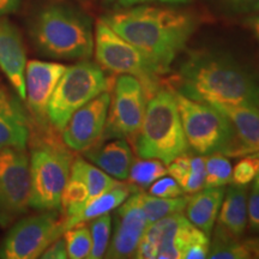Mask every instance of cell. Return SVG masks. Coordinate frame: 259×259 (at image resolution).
<instances>
[{
  "mask_svg": "<svg viewBox=\"0 0 259 259\" xmlns=\"http://www.w3.org/2000/svg\"><path fill=\"white\" fill-rule=\"evenodd\" d=\"M176 84L178 93L197 101L259 108V72L223 52L190 53Z\"/></svg>",
  "mask_w": 259,
  "mask_h": 259,
  "instance_id": "obj_1",
  "label": "cell"
},
{
  "mask_svg": "<svg viewBox=\"0 0 259 259\" xmlns=\"http://www.w3.org/2000/svg\"><path fill=\"white\" fill-rule=\"evenodd\" d=\"M122 38L142 52L158 73H166L192 36L196 19L189 12L135 5L102 17Z\"/></svg>",
  "mask_w": 259,
  "mask_h": 259,
  "instance_id": "obj_2",
  "label": "cell"
},
{
  "mask_svg": "<svg viewBox=\"0 0 259 259\" xmlns=\"http://www.w3.org/2000/svg\"><path fill=\"white\" fill-rule=\"evenodd\" d=\"M29 35L41 54L58 60H85L93 56L90 18L65 3H50L35 12Z\"/></svg>",
  "mask_w": 259,
  "mask_h": 259,
  "instance_id": "obj_3",
  "label": "cell"
},
{
  "mask_svg": "<svg viewBox=\"0 0 259 259\" xmlns=\"http://www.w3.org/2000/svg\"><path fill=\"white\" fill-rule=\"evenodd\" d=\"M135 145L141 158H157L166 164L186 153L189 145L173 92L160 88L149 99Z\"/></svg>",
  "mask_w": 259,
  "mask_h": 259,
  "instance_id": "obj_4",
  "label": "cell"
},
{
  "mask_svg": "<svg viewBox=\"0 0 259 259\" xmlns=\"http://www.w3.org/2000/svg\"><path fill=\"white\" fill-rule=\"evenodd\" d=\"M114 80L99 64L82 60L67 66L48 103V121L63 131L71 115L105 92H111Z\"/></svg>",
  "mask_w": 259,
  "mask_h": 259,
  "instance_id": "obj_5",
  "label": "cell"
},
{
  "mask_svg": "<svg viewBox=\"0 0 259 259\" xmlns=\"http://www.w3.org/2000/svg\"><path fill=\"white\" fill-rule=\"evenodd\" d=\"M29 206L40 211L61 208V197L69 180L72 155L54 142H40L31 149Z\"/></svg>",
  "mask_w": 259,
  "mask_h": 259,
  "instance_id": "obj_6",
  "label": "cell"
},
{
  "mask_svg": "<svg viewBox=\"0 0 259 259\" xmlns=\"http://www.w3.org/2000/svg\"><path fill=\"white\" fill-rule=\"evenodd\" d=\"M187 145L198 155L228 153L233 130L228 119L211 103L174 92Z\"/></svg>",
  "mask_w": 259,
  "mask_h": 259,
  "instance_id": "obj_7",
  "label": "cell"
},
{
  "mask_svg": "<svg viewBox=\"0 0 259 259\" xmlns=\"http://www.w3.org/2000/svg\"><path fill=\"white\" fill-rule=\"evenodd\" d=\"M94 51L97 64L115 74H130L142 83L148 100L160 89L157 70L147 57L101 18L94 32Z\"/></svg>",
  "mask_w": 259,
  "mask_h": 259,
  "instance_id": "obj_8",
  "label": "cell"
},
{
  "mask_svg": "<svg viewBox=\"0 0 259 259\" xmlns=\"http://www.w3.org/2000/svg\"><path fill=\"white\" fill-rule=\"evenodd\" d=\"M0 245V258H40L46 248L65 232L64 219L57 210H47L34 216L19 219L12 223Z\"/></svg>",
  "mask_w": 259,
  "mask_h": 259,
  "instance_id": "obj_9",
  "label": "cell"
},
{
  "mask_svg": "<svg viewBox=\"0 0 259 259\" xmlns=\"http://www.w3.org/2000/svg\"><path fill=\"white\" fill-rule=\"evenodd\" d=\"M30 160L25 149L0 150V226L8 227L28 211Z\"/></svg>",
  "mask_w": 259,
  "mask_h": 259,
  "instance_id": "obj_10",
  "label": "cell"
},
{
  "mask_svg": "<svg viewBox=\"0 0 259 259\" xmlns=\"http://www.w3.org/2000/svg\"><path fill=\"white\" fill-rule=\"evenodd\" d=\"M108 115L101 139L135 137L143 122L147 94L134 76L121 74L115 79Z\"/></svg>",
  "mask_w": 259,
  "mask_h": 259,
  "instance_id": "obj_11",
  "label": "cell"
},
{
  "mask_svg": "<svg viewBox=\"0 0 259 259\" xmlns=\"http://www.w3.org/2000/svg\"><path fill=\"white\" fill-rule=\"evenodd\" d=\"M118 184V180L92 162L82 157L76 158L72 162L69 180L61 197L64 218H71L78 213L94 198Z\"/></svg>",
  "mask_w": 259,
  "mask_h": 259,
  "instance_id": "obj_12",
  "label": "cell"
},
{
  "mask_svg": "<svg viewBox=\"0 0 259 259\" xmlns=\"http://www.w3.org/2000/svg\"><path fill=\"white\" fill-rule=\"evenodd\" d=\"M192 226L183 212H176L151 223L139 241L135 258L181 259L183 245Z\"/></svg>",
  "mask_w": 259,
  "mask_h": 259,
  "instance_id": "obj_13",
  "label": "cell"
},
{
  "mask_svg": "<svg viewBox=\"0 0 259 259\" xmlns=\"http://www.w3.org/2000/svg\"><path fill=\"white\" fill-rule=\"evenodd\" d=\"M111 92H105L71 115L63 128V142L73 151H85L102 137L108 115Z\"/></svg>",
  "mask_w": 259,
  "mask_h": 259,
  "instance_id": "obj_14",
  "label": "cell"
},
{
  "mask_svg": "<svg viewBox=\"0 0 259 259\" xmlns=\"http://www.w3.org/2000/svg\"><path fill=\"white\" fill-rule=\"evenodd\" d=\"M149 223L143 210L132 194L115 209L114 233L105 257L122 259L135 258L138 244Z\"/></svg>",
  "mask_w": 259,
  "mask_h": 259,
  "instance_id": "obj_15",
  "label": "cell"
},
{
  "mask_svg": "<svg viewBox=\"0 0 259 259\" xmlns=\"http://www.w3.org/2000/svg\"><path fill=\"white\" fill-rule=\"evenodd\" d=\"M67 66L59 63L30 60L25 66V100L31 115L44 125L47 118L48 103Z\"/></svg>",
  "mask_w": 259,
  "mask_h": 259,
  "instance_id": "obj_16",
  "label": "cell"
},
{
  "mask_svg": "<svg viewBox=\"0 0 259 259\" xmlns=\"http://www.w3.org/2000/svg\"><path fill=\"white\" fill-rule=\"evenodd\" d=\"M25 66L23 37L14 23L0 16V70L22 101L25 100Z\"/></svg>",
  "mask_w": 259,
  "mask_h": 259,
  "instance_id": "obj_17",
  "label": "cell"
},
{
  "mask_svg": "<svg viewBox=\"0 0 259 259\" xmlns=\"http://www.w3.org/2000/svg\"><path fill=\"white\" fill-rule=\"evenodd\" d=\"M231 122L233 142L227 157H242L259 151V108L211 103Z\"/></svg>",
  "mask_w": 259,
  "mask_h": 259,
  "instance_id": "obj_18",
  "label": "cell"
},
{
  "mask_svg": "<svg viewBox=\"0 0 259 259\" xmlns=\"http://www.w3.org/2000/svg\"><path fill=\"white\" fill-rule=\"evenodd\" d=\"M17 94L0 87V150L27 149L30 121Z\"/></svg>",
  "mask_w": 259,
  "mask_h": 259,
  "instance_id": "obj_19",
  "label": "cell"
},
{
  "mask_svg": "<svg viewBox=\"0 0 259 259\" xmlns=\"http://www.w3.org/2000/svg\"><path fill=\"white\" fill-rule=\"evenodd\" d=\"M84 155L89 162L116 180L127 179L130 168L134 162V153L126 138H113V141L103 144H94L87 149Z\"/></svg>",
  "mask_w": 259,
  "mask_h": 259,
  "instance_id": "obj_20",
  "label": "cell"
},
{
  "mask_svg": "<svg viewBox=\"0 0 259 259\" xmlns=\"http://www.w3.org/2000/svg\"><path fill=\"white\" fill-rule=\"evenodd\" d=\"M225 192L226 190L223 186L204 187V190L194 192L186 204L187 220L205 234H211L213 225L221 209Z\"/></svg>",
  "mask_w": 259,
  "mask_h": 259,
  "instance_id": "obj_21",
  "label": "cell"
},
{
  "mask_svg": "<svg viewBox=\"0 0 259 259\" xmlns=\"http://www.w3.org/2000/svg\"><path fill=\"white\" fill-rule=\"evenodd\" d=\"M247 186L232 185L226 190L219 212V227L241 239L247 227Z\"/></svg>",
  "mask_w": 259,
  "mask_h": 259,
  "instance_id": "obj_22",
  "label": "cell"
},
{
  "mask_svg": "<svg viewBox=\"0 0 259 259\" xmlns=\"http://www.w3.org/2000/svg\"><path fill=\"white\" fill-rule=\"evenodd\" d=\"M134 191V187L130 184L119 183L113 189L106 191L105 193L94 198L78 213L71 216V218H64V229L66 231L71 227L92 221L99 216L109 213L124 203Z\"/></svg>",
  "mask_w": 259,
  "mask_h": 259,
  "instance_id": "obj_23",
  "label": "cell"
},
{
  "mask_svg": "<svg viewBox=\"0 0 259 259\" xmlns=\"http://www.w3.org/2000/svg\"><path fill=\"white\" fill-rule=\"evenodd\" d=\"M132 196L143 210L149 225L176 212H183L186 208L189 197L180 196L177 198H161L142 191H134Z\"/></svg>",
  "mask_w": 259,
  "mask_h": 259,
  "instance_id": "obj_24",
  "label": "cell"
},
{
  "mask_svg": "<svg viewBox=\"0 0 259 259\" xmlns=\"http://www.w3.org/2000/svg\"><path fill=\"white\" fill-rule=\"evenodd\" d=\"M167 176L166 163L157 158H142L134 161L128 171V184L135 191L148 189L154 181Z\"/></svg>",
  "mask_w": 259,
  "mask_h": 259,
  "instance_id": "obj_25",
  "label": "cell"
},
{
  "mask_svg": "<svg viewBox=\"0 0 259 259\" xmlns=\"http://www.w3.org/2000/svg\"><path fill=\"white\" fill-rule=\"evenodd\" d=\"M208 258L211 259H248L250 253L244 240L232 236L216 226Z\"/></svg>",
  "mask_w": 259,
  "mask_h": 259,
  "instance_id": "obj_26",
  "label": "cell"
},
{
  "mask_svg": "<svg viewBox=\"0 0 259 259\" xmlns=\"http://www.w3.org/2000/svg\"><path fill=\"white\" fill-rule=\"evenodd\" d=\"M205 160L204 187H221L232 183L233 166L226 155L216 153L208 155Z\"/></svg>",
  "mask_w": 259,
  "mask_h": 259,
  "instance_id": "obj_27",
  "label": "cell"
},
{
  "mask_svg": "<svg viewBox=\"0 0 259 259\" xmlns=\"http://www.w3.org/2000/svg\"><path fill=\"white\" fill-rule=\"evenodd\" d=\"M65 244L67 248V255L71 259L89 258L92 252V234L89 227L85 223L73 226L63 233Z\"/></svg>",
  "mask_w": 259,
  "mask_h": 259,
  "instance_id": "obj_28",
  "label": "cell"
},
{
  "mask_svg": "<svg viewBox=\"0 0 259 259\" xmlns=\"http://www.w3.org/2000/svg\"><path fill=\"white\" fill-rule=\"evenodd\" d=\"M92 221L90 234H92L93 245L89 259H99L105 257L107 248H108L112 232V216L106 213Z\"/></svg>",
  "mask_w": 259,
  "mask_h": 259,
  "instance_id": "obj_29",
  "label": "cell"
},
{
  "mask_svg": "<svg viewBox=\"0 0 259 259\" xmlns=\"http://www.w3.org/2000/svg\"><path fill=\"white\" fill-rule=\"evenodd\" d=\"M210 251L209 235L196 226H191L184 241L181 259H204L208 258Z\"/></svg>",
  "mask_w": 259,
  "mask_h": 259,
  "instance_id": "obj_30",
  "label": "cell"
},
{
  "mask_svg": "<svg viewBox=\"0 0 259 259\" xmlns=\"http://www.w3.org/2000/svg\"><path fill=\"white\" fill-rule=\"evenodd\" d=\"M259 174V158L253 154L242 156L241 160L233 168L232 183L233 185L247 186Z\"/></svg>",
  "mask_w": 259,
  "mask_h": 259,
  "instance_id": "obj_31",
  "label": "cell"
},
{
  "mask_svg": "<svg viewBox=\"0 0 259 259\" xmlns=\"http://www.w3.org/2000/svg\"><path fill=\"white\" fill-rule=\"evenodd\" d=\"M205 183V160L200 156L191 157V171L181 189L185 193H194L202 190Z\"/></svg>",
  "mask_w": 259,
  "mask_h": 259,
  "instance_id": "obj_32",
  "label": "cell"
},
{
  "mask_svg": "<svg viewBox=\"0 0 259 259\" xmlns=\"http://www.w3.org/2000/svg\"><path fill=\"white\" fill-rule=\"evenodd\" d=\"M149 193L161 198H177L183 196L184 191L174 178L164 176L149 186Z\"/></svg>",
  "mask_w": 259,
  "mask_h": 259,
  "instance_id": "obj_33",
  "label": "cell"
},
{
  "mask_svg": "<svg viewBox=\"0 0 259 259\" xmlns=\"http://www.w3.org/2000/svg\"><path fill=\"white\" fill-rule=\"evenodd\" d=\"M247 222L248 228L254 234H259V180L255 178L247 197Z\"/></svg>",
  "mask_w": 259,
  "mask_h": 259,
  "instance_id": "obj_34",
  "label": "cell"
},
{
  "mask_svg": "<svg viewBox=\"0 0 259 259\" xmlns=\"http://www.w3.org/2000/svg\"><path fill=\"white\" fill-rule=\"evenodd\" d=\"M222 8L233 15H252L259 12V0H219Z\"/></svg>",
  "mask_w": 259,
  "mask_h": 259,
  "instance_id": "obj_35",
  "label": "cell"
},
{
  "mask_svg": "<svg viewBox=\"0 0 259 259\" xmlns=\"http://www.w3.org/2000/svg\"><path fill=\"white\" fill-rule=\"evenodd\" d=\"M40 258L44 259H65L69 258L67 255V248L66 244H65L64 238H58L57 240H54L48 247L42 252Z\"/></svg>",
  "mask_w": 259,
  "mask_h": 259,
  "instance_id": "obj_36",
  "label": "cell"
},
{
  "mask_svg": "<svg viewBox=\"0 0 259 259\" xmlns=\"http://www.w3.org/2000/svg\"><path fill=\"white\" fill-rule=\"evenodd\" d=\"M107 2L112 3L119 8H130V6L141 5L144 3L150 2H158V3H169V4H181V3H186L189 0H107Z\"/></svg>",
  "mask_w": 259,
  "mask_h": 259,
  "instance_id": "obj_37",
  "label": "cell"
},
{
  "mask_svg": "<svg viewBox=\"0 0 259 259\" xmlns=\"http://www.w3.org/2000/svg\"><path fill=\"white\" fill-rule=\"evenodd\" d=\"M245 25L247 27L248 30L252 32L253 37L259 45V12L248 15V17L245 19Z\"/></svg>",
  "mask_w": 259,
  "mask_h": 259,
  "instance_id": "obj_38",
  "label": "cell"
},
{
  "mask_svg": "<svg viewBox=\"0 0 259 259\" xmlns=\"http://www.w3.org/2000/svg\"><path fill=\"white\" fill-rule=\"evenodd\" d=\"M22 0H0V16H6L17 11Z\"/></svg>",
  "mask_w": 259,
  "mask_h": 259,
  "instance_id": "obj_39",
  "label": "cell"
},
{
  "mask_svg": "<svg viewBox=\"0 0 259 259\" xmlns=\"http://www.w3.org/2000/svg\"><path fill=\"white\" fill-rule=\"evenodd\" d=\"M246 248H247L250 258H259V235L244 240Z\"/></svg>",
  "mask_w": 259,
  "mask_h": 259,
  "instance_id": "obj_40",
  "label": "cell"
},
{
  "mask_svg": "<svg viewBox=\"0 0 259 259\" xmlns=\"http://www.w3.org/2000/svg\"><path fill=\"white\" fill-rule=\"evenodd\" d=\"M253 155H254V156L257 157V158H259V151H257V153H254Z\"/></svg>",
  "mask_w": 259,
  "mask_h": 259,
  "instance_id": "obj_41",
  "label": "cell"
},
{
  "mask_svg": "<svg viewBox=\"0 0 259 259\" xmlns=\"http://www.w3.org/2000/svg\"><path fill=\"white\" fill-rule=\"evenodd\" d=\"M257 179H258V180H259V174H258V177H257Z\"/></svg>",
  "mask_w": 259,
  "mask_h": 259,
  "instance_id": "obj_42",
  "label": "cell"
}]
</instances>
